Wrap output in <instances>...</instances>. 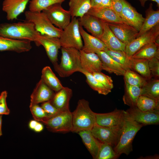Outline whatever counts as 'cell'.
<instances>
[{"instance_id": "cell-3", "label": "cell", "mask_w": 159, "mask_h": 159, "mask_svg": "<svg viewBox=\"0 0 159 159\" xmlns=\"http://www.w3.org/2000/svg\"><path fill=\"white\" fill-rule=\"evenodd\" d=\"M72 113V132L77 133L91 130L96 123L95 113L91 110L89 102L85 99L79 100L76 109Z\"/></svg>"}, {"instance_id": "cell-10", "label": "cell", "mask_w": 159, "mask_h": 159, "mask_svg": "<svg viewBox=\"0 0 159 159\" xmlns=\"http://www.w3.org/2000/svg\"><path fill=\"white\" fill-rule=\"evenodd\" d=\"M158 37L159 24L126 45L125 52L128 57H130L144 45L155 42Z\"/></svg>"}, {"instance_id": "cell-22", "label": "cell", "mask_w": 159, "mask_h": 159, "mask_svg": "<svg viewBox=\"0 0 159 159\" xmlns=\"http://www.w3.org/2000/svg\"><path fill=\"white\" fill-rule=\"evenodd\" d=\"M78 19L80 26L86 29L92 35L100 39L103 32L101 20L87 13Z\"/></svg>"}, {"instance_id": "cell-2", "label": "cell", "mask_w": 159, "mask_h": 159, "mask_svg": "<svg viewBox=\"0 0 159 159\" xmlns=\"http://www.w3.org/2000/svg\"><path fill=\"white\" fill-rule=\"evenodd\" d=\"M143 125L133 120L124 110V119L119 141L113 148L118 156L122 154L128 155L132 151L133 140Z\"/></svg>"}, {"instance_id": "cell-12", "label": "cell", "mask_w": 159, "mask_h": 159, "mask_svg": "<svg viewBox=\"0 0 159 159\" xmlns=\"http://www.w3.org/2000/svg\"><path fill=\"white\" fill-rule=\"evenodd\" d=\"M107 24L117 37L126 45L137 37L139 32L135 28L125 23Z\"/></svg>"}, {"instance_id": "cell-46", "label": "cell", "mask_w": 159, "mask_h": 159, "mask_svg": "<svg viewBox=\"0 0 159 159\" xmlns=\"http://www.w3.org/2000/svg\"><path fill=\"white\" fill-rule=\"evenodd\" d=\"M95 7H109L111 8V0H102L98 5Z\"/></svg>"}, {"instance_id": "cell-26", "label": "cell", "mask_w": 159, "mask_h": 159, "mask_svg": "<svg viewBox=\"0 0 159 159\" xmlns=\"http://www.w3.org/2000/svg\"><path fill=\"white\" fill-rule=\"evenodd\" d=\"M77 133L93 158L96 159L101 143L94 136L90 130L82 131Z\"/></svg>"}, {"instance_id": "cell-45", "label": "cell", "mask_w": 159, "mask_h": 159, "mask_svg": "<svg viewBox=\"0 0 159 159\" xmlns=\"http://www.w3.org/2000/svg\"><path fill=\"white\" fill-rule=\"evenodd\" d=\"M123 6L122 0H111V8L120 17Z\"/></svg>"}, {"instance_id": "cell-41", "label": "cell", "mask_w": 159, "mask_h": 159, "mask_svg": "<svg viewBox=\"0 0 159 159\" xmlns=\"http://www.w3.org/2000/svg\"><path fill=\"white\" fill-rule=\"evenodd\" d=\"M95 78L106 88L111 90L113 87V81L111 77L102 73L101 72L92 74Z\"/></svg>"}, {"instance_id": "cell-11", "label": "cell", "mask_w": 159, "mask_h": 159, "mask_svg": "<svg viewBox=\"0 0 159 159\" xmlns=\"http://www.w3.org/2000/svg\"><path fill=\"white\" fill-rule=\"evenodd\" d=\"M126 111L133 120L143 126L159 124V109L144 111L135 107H130Z\"/></svg>"}, {"instance_id": "cell-5", "label": "cell", "mask_w": 159, "mask_h": 159, "mask_svg": "<svg viewBox=\"0 0 159 159\" xmlns=\"http://www.w3.org/2000/svg\"><path fill=\"white\" fill-rule=\"evenodd\" d=\"M26 21L32 23L36 30L41 34L59 38L62 30L55 26L43 11L32 12L29 10L24 13Z\"/></svg>"}, {"instance_id": "cell-38", "label": "cell", "mask_w": 159, "mask_h": 159, "mask_svg": "<svg viewBox=\"0 0 159 159\" xmlns=\"http://www.w3.org/2000/svg\"><path fill=\"white\" fill-rule=\"evenodd\" d=\"M66 0H31L29 2V10L40 12L54 4L62 3Z\"/></svg>"}, {"instance_id": "cell-49", "label": "cell", "mask_w": 159, "mask_h": 159, "mask_svg": "<svg viewBox=\"0 0 159 159\" xmlns=\"http://www.w3.org/2000/svg\"><path fill=\"white\" fill-rule=\"evenodd\" d=\"M102 0H90L91 7H95L100 3Z\"/></svg>"}, {"instance_id": "cell-25", "label": "cell", "mask_w": 159, "mask_h": 159, "mask_svg": "<svg viewBox=\"0 0 159 159\" xmlns=\"http://www.w3.org/2000/svg\"><path fill=\"white\" fill-rule=\"evenodd\" d=\"M96 53L102 62L103 70L110 73H113L117 75H124L126 70L106 52L100 51Z\"/></svg>"}, {"instance_id": "cell-16", "label": "cell", "mask_w": 159, "mask_h": 159, "mask_svg": "<svg viewBox=\"0 0 159 159\" xmlns=\"http://www.w3.org/2000/svg\"><path fill=\"white\" fill-rule=\"evenodd\" d=\"M31 41L10 39L0 36V51H10L18 53L27 52L32 48Z\"/></svg>"}, {"instance_id": "cell-42", "label": "cell", "mask_w": 159, "mask_h": 159, "mask_svg": "<svg viewBox=\"0 0 159 159\" xmlns=\"http://www.w3.org/2000/svg\"><path fill=\"white\" fill-rule=\"evenodd\" d=\"M148 66L152 77L158 78L159 59L155 57L148 59Z\"/></svg>"}, {"instance_id": "cell-37", "label": "cell", "mask_w": 159, "mask_h": 159, "mask_svg": "<svg viewBox=\"0 0 159 159\" xmlns=\"http://www.w3.org/2000/svg\"><path fill=\"white\" fill-rule=\"evenodd\" d=\"M105 52L125 70L131 69L129 62V57L127 56L125 51L107 49Z\"/></svg>"}, {"instance_id": "cell-13", "label": "cell", "mask_w": 159, "mask_h": 159, "mask_svg": "<svg viewBox=\"0 0 159 159\" xmlns=\"http://www.w3.org/2000/svg\"><path fill=\"white\" fill-rule=\"evenodd\" d=\"M122 1L123 6L120 17L125 23L134 27L139 32L145 18L127 1L126 0H122Z\"/></svg>"}, {"instance_id": "cell-44", "label": "cell", "mask_w": 159, "mask_h": 159, "mask_svg": "<svg viewBox=\"0 0 159 159\" xmlns=\"http://www.w3.org/2000/svg\"><path fill=\"white\" fill-rule=\"evenodd\" d=\"M7 92L6 91H2L0 95V115H9L10 112L8 107L6 99Z\"/></svg>"}, {"instance_id": "cell-27", "label": "cell", "mask_w": 159, "mask_h": 159, "mask_svg": "<svg viewBox=\"0 0 159 159\" xmlns=\"http://www.w3.org/2000/svg\"><path fill=\"white\" fill-rule=\"evenodd\" d=\"M159 24V10H155L151 3L145 11V17L141 28L139 31L137 37Z\"/></svg>"}, {"instance_id": "cell-8", "label": "cell", "mask_w": 159, "mask_h": 159, "mask_svg": "<svg viewBox=\"0 0 159 159\" xmlns=\"http://www.w3.org/2000/svg\"><path fill=\"white\" fill-rule=\"evenodd\" d=\"M62 3H56L47 7L42 11L54 25L63 30L70 23L71 17L69 10L64 9Z\"/></svg>"}, {"instance_id": "cell-29", "label": "cell", "mask_w": 159, "mask_h": 159, "mask_svg": "<svg viewBox=\"0 0 159 159\" xmlns=\"http://www.w3.org/2000/svg\"><path fill=\"white\" fill-rule=\"evenodd\" d=\"M148 62V59L135 58L132 57H129L130 69L137 72L148 80L152 77Z\"/></svg>"}, {"instance_id": "cell-18", "label": "cell", "mask_w": 159, "mask_h": 159, "mask_svg": "<svg viewBox=\"0 0 159 159\" xmlns=\"http://www.w3.org/2000/svg\"><path fill=\"white\" fill-rule=\"evenodd\" d=\"M80 51L82 70L92 74L101 72L103 70L102 62L96 53H86L81 50Z\"/></svg>"}, {"instance_id": "cell-19", "label": "cell", "mask_w": 159, "mask_h": 159, "mask_svg": "<svg viewBox=\"0 0 159 159\" xmlns=\"http://www.w3.org/2000/svg\"><path fill=\"white\" fill-rule=\"evenodd\" d=\"M29 0H4L2 3V10L6 13V18L12 21L25 10Z\"/></svg>"}, {"instance_id": "cell-51", "label": "cell", "mask_w": 159, "mask_h": 159, "mask_svg": "<svg viewBox=\"0 0 159 159\" xmlns=\"http://www.w3.org/2000/svg\"><path fill=\"white\" fill-rule=\"evenodd\" d=\"M2 115H0V137L2 135Z\"/></svg>"}, {"instance_id": "cell-23", "label": "cell", "mask_w": 159, "mask_h": 159, "mask_svg": "<svg viewBox=\"0 0 159 159\" xmlns=\"http://www.w3.org/2000/svg\"><path fill=\"white\" fill-rule=\"evenodd\" d=\"M87 13L107 23H124L121 18L110 8L91 7Z\"/></svg>"}, {"instance_id": "cell-50", "label": "cell", "mask_w": 159, "mask_h": 159, "mask_svg": "<svg viewBox=\"0 0 159 159\" xmlns=\"http://www.w3.org/2000/svg\"><path fill=\"white\" fill-rule=\"evenodd\" d=\"M139 1L140 3L142 6L144 7L146 1L148 0L151 1L156 2L157 4V6L158 7L159 6V0H137Z\"/></svg>"}, {"instance_id": "cell-24", "label": "cell", "mask_w": 159, "mask_h": 159, "mask_svg": "<svg viewBox=\"0 0 159 159\" xmlns=\"http://www.w3.org/2000/svg\"><path fill=\"white\" fill-rule=\"evenodd\" d=\"M72 95V91L67 87H63L57 92L52 99L51 103L60 111L69 110V103Z\"/></svg>"}, {"instance_id": "cell-48", "label": "cell", "mask_w": 159, "mask_h": 159, "mask_svg": "<svg viewBox=\"0 0 159 159\" xmlns=\"http://www.w3.org/2000/svg\"><path fill=\"white\" fill-rule=\"evenodd\" d=\"M38 122V121L35 120H30L29 123V128L33 130Z\"/></svg>"}, {"instance_id": "cell-1", "label": "cell", "mask_w": 159, "mask_h": 159, "mask_svg": "<svg viewBox=\"0 0 159 159\" xmlns=\"http://www.w3.org/2000/svg\"><path fill=\"white\" fill-rule=\"evenodd\" d=\"M39 35L34 24L26 20L24 22L0 24V36L4 37L34 42L37 46Z\"/></svg>"}, {"instance_id": "cell-40", "label": "cell", "mask_w": 159, "mask_h": 159, "mask_svg": "<svg viewBox=\"0 0 159 159\" xmlns=\"http://www.w3.org/2000/svg\"><path fill=\"white\" fill-rule=\"evenodd\" d=\"M29 108L34 120L42 122L48 118L43 109L38 104L30 103Z\"/></svg>"}, {"instance_id": "cell-28", "label": "cell", "mask_w": 159, "mask_h": 159, "mask_svg": "<svg viewBox=\"0 0 159 159\" xmlns=\"http://www.w3.org/2000/svg\"><path fill=\"white\" fill-rule=\"evenodd\" d=\"M69 6L72 18H81L91 8L90 0H69Z\"/></svg>"}, {"instance_id": "cell-32", "label": "cell", "mask_w": 159, "mask_h": 159, "mask_svg": "<svg viewBox=\"0 0 159 159\" xmlns=\"http://www.w3.org/2000/svg\"><path fill=\"white\" fill-rule=\"evenodd\" d=\"M135 58L149 59L155 57L159 59V44L153 42L146 44L132 56Z\"/></svg>"}, {"instance_id": "cell-36", "label": "cell", "mask_w": 159, "mask_h": 159, "mask_svg": "<svg viewBox=\"0 0 159 159\" xmlns=\"http://www.w3.org/2000/svg\"><path fill=\"white\" fill-rule=\"evenodd\" d=\"M136 107L144 111L159 109V100L141 95L137 100Z\"/></svg>"}, {"instance_id": "cell-9", "label": "cell", "mask_w": 159, "mask_h": 159, "mask_svg": "<svg viewBox=\"0 0 159 159\" xmlns=\"http://www.w3.org/2000/svg\"><path fill=\"white\" fill-rule=\"evenodd\" d=\"M122 127H104L96 123L90 130L94 136L99 141L107 144L113 148L119 141Z\"/></svg>"}, {"instance_id": "cell-4", "label": "cell", "mask_w": 159, "mask_h": 159, "mask_svg": "<svg viewBox=\"0 0 159 159\" xmlns=\"http://www.w3.org/2000/svg\"><path fill=\"white\" fill-rule=\"evenodd\" d=\"M60 62L53 64L55 71L62 77H67L82 70L80 50L74 48L61 47Z\"/></svg>"}, {"instance_id": "cell-20", "label": "cell", "mask_w": 159, "mask_h": 159, "mask_svg": "<svg viewBox=\"0 0 159 159\" xmlns=\"http://www.w3.org/2000/svg\"><path fill=\"white\" fill-rule=\"evenodd\" d=\"M55 93L41 79L30 96V103L38 104L50 101Z\"/></svg>"}, {"instance_id": "cell-17", "label": "cell", "mask_w": 159, "mask_h": 159, "mask_svg": "<svg viewBox=\"0 0 159 159\" xmlns=\"http://www.w3.org/2000/svg\"><path fill=\"white\" fill-rule=\"evenodd\" d=\"M80 31L84 42L81 50L86 53H96L107 50L105 45L100 39L89 34L80 26Z\"/></svg>"}, {"instance_id": "cell-39", "label": "cell", "mask_w": 159, "mask_h": 159, "mask_svg": "<svg viewBox=\"0 0 159 159\" xmlns=\"http://www.w3.org/2000/svg\"><path fill=\"white\" fill-rule=\"evenodd\" d=\"M119 157L112 146L101 143L96 159H115Z\"/></svg>"}, {"instance_id": "cell-21", "label": "cell", "mask_w": 159, "mask_h": 159, "mask_svg": "<svg viewBox=\"0 0 159 159\" xmlns=\"http://www.w3.org/2000/svg\"><path fill=\"white\" fill-rule=\"evenodd\" d=\"M101 21L102 25L103 32L99 39L108 49L125 51L126 45L117 37L109 28L107 23Z\"/></svg>"}, {"instance_id": "cell-30", "label": "cell", "mask_w": 159, "mask_h": 159, "mask_svg": "<svg viewBox=\"0 0 159 159\" xmlns=\"http://www.w3.org/2000/svg\"><path fill=\"white\" fill-rule=\"evenodd\" d=\"M141 87L129 85L125 81V93L122 97L125 105L130 107H136L137 100L141 95Z\"/></svg>"}, {"instance_id": "cell-35", "label": "cell", "mask_w": 159, "mask_h": 159, "mask_svg": "<svg viewBox=\"0 0 159 159\" xmlns=\"http://www.w3.org/2000/svg\"><path fill=\"white\" fill-rule=\"evenodd\" d=\"M125 81L130 85L142 87L148 80L137 72L131 69L125 71L124 75Z\"/></svg>"}, {"instance_id": "cell-47", "label": "cell", "mask_w": 159, "mask_h": 159, "mask_svg": "<svg viewBox=\"0 0 159 159\" xmlns=\"http://www.w3.org/2000/svg\"><path fill=\"white\" fill-rule=\"evenodd\" d=\"M44 129V126L42 124L38 121L33 130L36 132H40Z\"/></svg>"}, {"instance_id": "cell-33", "label": "cell", "mask_w": 159, "mask_h": 159, "mask_svg": "<svg viewBox=\"0 0 159 159\" xmlns=\"http://www.w3.org/2000/svg\"><path fill=\"white\" fill-rule=\"evenodd\" d=\"M141 95L159 100V80L151 78L148 80L146 84L141 87Z\"/></svg>"}, {"instance_id": "cell-15", "label": "cell", "mask_w": 159, "mask_h": 159, "mask_svg": "<svg viewBox=\"0 0 159 159\" xmlns=\"http://www.w3.org/2000/svg\"><path fill=\"white\" fill-rule=\"evenodd\" d=\"M96 123L100 126L121 127L124 119V110L115 109L112 112L103 113H95Z\"/></svg>"}, {"instance_id": "cell-43", "label": "cell", "mask_w": 159, "mask_h": 159, "mask_svg": "<svg viewBox=\"0 0 159 159\" xmlns=\"http://www.w3.org/2000/svg\"><path fill=\"white\" fill-rule=\"evenodd\" d=\"M41 107L45 112L48 118L56 115L61 111L54 107L50 101L42 103Z\"/></svg>"}, {"instance_id": "cell-7", "label": "cell", "mask_w": 159, "mask_h": 159, "mask_svg": "<svg viewBox=\"0 0 159 159\" xmlns=\"http://www.w3.org/2000/svg\"><path fill=\"white\" fill-rule=\"evenodd\" d=\"M42 122L48 130L52 132L65 133L71 132L72 113L70 110L61 111Z\"/></svg>"}, {"instance_id": "cell-34", "label": "cell", "mask_w": 159, "mask_h": 159, "mask_svg": "<svg viewBox=\"0 0 159 159\" xmlns=\"http://www.w3.org/2000/svg\"><path fill=\"white\" fill-rule=\"evenodd\" d=\"M86 77V81L90 87L99 94L106 95L110 92L111 90L106 88L96 79L93 74L82 69L81 72Z\"/></svg>"}, {"instance_id": "cell-14", "label": "cell", "mask_w": 159, "mask_h": 159, "mask_svg": "<svg viewBox=\"0 0 159 159\" xmlns=\"http://www.w3.org/2000/svg\"><path fill=\"white\" fill-rule=\"evenodd\" d=\"M40 45L44 47L49 59L53 64L57 63L59 50L61 48L59 38L40 33L37 46Z\"/></svg>"}, {"instance_id": "cell-6", "label": "cell", "mask_w": 159, "mask_h": 159, "mask_svg": "<svg viewBox=\"0 0 159 159\" xmlns=\"http://www.w3.org/2000/svg\"><path fill=\"white\" fill-rule=\"evenodd\" d=\"M59 38L61 47L74 48L79 50L82 49L83 44L78 18H72L69 24L62 30Z\"/></svg>"}, {"instance_id": "cell-31", "label": "cell", "mask_w": 159, "mask_h": 159, "mask_svg": "<svg viewBox=\"0 0 159 159\" xmlns=\"http://www.w3.org/2000/svg\"><path fill=\"white\" fill-rule=\"evenodd\" d=\"M41 79L49 87L56 92L64 87L49 66H46L43 68L42 71Z\"/></svg>"}]
</instances>
